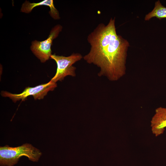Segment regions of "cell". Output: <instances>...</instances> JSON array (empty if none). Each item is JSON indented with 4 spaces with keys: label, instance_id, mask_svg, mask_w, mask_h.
<instances>
[{
    "label": "cell",
    "instance_id": "3",
    "mask_svg": "<svg viewBox=\"0 0 166 166\" xmlns=\"http://www.w3.org/2000/svg\"><path fill=\"white\" fill-rule=\"evenodd\" d=\"M83 58L79 53H73L68 57L57 55L55 54H52L50 58L55 61L57 69L55 74L51 80L56 83L63 80L67 76H75L76 68L73 65Z\"/></svg>",
    "mask_w": 166,
    "mask_h": 166
},
{
    "label": "cell",
    "instance_id": "4",
    "mask_svg": "<svg viewBox=\"0 0 166 166\" xmlns=\"http://www.w3.org/2000/svg\"><path fill=\"white\" fill-rule=\"evenodd\" d=\"M57 86L56 83L51 80L46 83L34 87H26L20 93L13 94L6 91H2L1 95L3 97H9L14 103L20 100L25 101L30 96H32L35 100H41L44 98L48 92L53 91Z\"/></svg>",
    "mask_w": 166,
    "mask_h": 166
},
{
    "label": "cell",
    "instance_id": "1",
    "mask_svg": "<svg viewBox=\"0 0 166 166\" xmlns=\"http://www.w3.org/2000/svg\"><path fill=\"white\" fill-rule=\"evenodd\" d=\"M90 45L88 53L83 58L88 63L100 68L98 75L109 80H118L125 74L128 42L117 34L115 18L107 25L99 24L87 36Z\"/></svg>",
    "mask_w": 166,
    "mask_h": 166
},
{
    "label": "cell",
    "instance_id": "6",
    "mask_svg": "<svg viewBox=\"0 0 166 166\" xmlns=\"http://www.w3.org/2000/svg\"><path fill=\"white\" fill-rule=\"evenodd\" d=\"M152 133L156 136L162 134L166 128V107L157 108L150 121Z\"/></svg>",
    "mask_w": 166,
    "mask_h": 166
},
{
    "label": "cell",
    "instance_id": "5",
    "mask_svg": "<svg viewBox=\"0 0 166 166\" xmlns=\"http://www.w3.org/2000/svg\"><path fill=\"white\" fill-rule=\"evenodd\" d=\"M62 29L61 26L57 25L52 28L46 39L42 41L34 40L32 42L30 49L42 63H44L50 58L53 41L57 37Z\"/></svg>",
    "mask_w": 166,
    "mask_h": 166
},
{
    "label": "cell",
    "instance_id": "8",
    "mask_svg": "<svg viewBox=\"0 0 166 166\" xmlns=\"http://www.w3.org/2000/svg\"><path fill=\"white\" fill-rule=\"evenodd\" d=\"M154 17L160 19L166 18V7L163 6L159 0L155 2L153 9L146 15L144 19L149 20Z\"/></svg>",
    "mask_w": 166,
    "mask_h": 166
},
{
    "label": "cell",
    "instance_id": "2",
    "mask_svg": "<svg viewBox=\"0 0 166 166\" xmlns=\"http://www.w3.org/2000/svg\"><path fill=\"white\" fill-rule=\"evenodd\" d=\"M42 155L40 151L32 145L25 143L17 147L6 145L0 147V165L1 166H13L17 164L22 156L27 157L33 162H38Z\"/></svg>",
    "mask_w": 166,
    "mask_h": 166
},
{
    "label": "cell",
    "instance_id": "7",
    "mask_svg": "<svg viewBox=\"0 0 166 166\" xmlns=\"http://www.w3.org/2000/svg\"><path fill=\"white\" fill-rule=\"evenodd\" d=\"M41 5L46 6L49 7L50 10L49 13L53 19L57 20L60 18L58 11L55 8L53 0H45L38 3H30L26 1L22 6L21 11L28 14L35 7Z\"/></svg>",
    "mask_w": 166,
    "mask_h": 166
}]
</instances>
